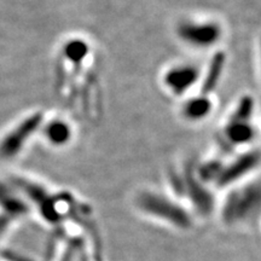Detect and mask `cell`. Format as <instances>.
Returning a JSON list of instances; mask_svg holds the SVG:
<instances>
[{
	"label": "cell",
	"mask_w": 261,
	"mask_h": 261,
	"mask_svg": "<svg viewBox=\"0 0 261 261\" xmlns=\"http://www.w3.org/2000/svg\"><path fill=\"white\" fill-rule=\"evenodd\" d=\"M42 121V115L40 113L34 114L28 119H25L21 125L9 133L0 143V156L4 159L14 158L25 143L31 135L35 132Z\"/></svg>",
	"instance_id": "cell-1"
},
{
	"label": "cell",
	"mask_w": 261,
	"mask_h": 261,
	"mask_svg": "<svg viewBox=\"0 0 261 261\" xmlns=\"http://www.w3.org/2000/svg\"><path fill=\"white\" fill-rule=\"evenodd\" d=\"M180 37L195 46H210L220 37V28L214 23H187L180 27Z\"/></svg>",
	"instance_id": "cell-2"
},
{
	"label": "cell",
	"mask_w": 261,
	"mask_h": 261,
	"mask_svg": "<svg viewBox=\"0 0 261 261\" xmlns=\"http://www.w3.org/2000/svg\"><path fill=\"white\" fill-rule=\"evenodd\" d=\"M257 163V154H247L238 158L227 167L220 168L219 174H218L217 180L218 184L227 185L228 182L237 180L238 178L242 177L247 172H249L254 166Z\"/></svg>",
	"instance_id": "cell-3"
},
{
	"label": "cell",
	"mask_w": 261,
	"mask_h": 261,
	"mask_svg": "<svg viewBox=\"0 0 261 261\" xmlns=\"http://www.w3.org/2000/svg\"><path fill=\"white\" fill-rule=\"evenodd\" d=\"M198 73L192 67H177L166 75V84L173 92L180 94L185 92L197 80Z\"/></svg>",
	"instance_id": "cell-4"
},
{
	"label": "cell",
	"mask_w": 261,
	"mask_h": 261,
	"mask_svg": "<svg viewBox=\"0 0 261 261\" xmlns=\"http://www.w3.org/2000/svg\"><path fill=\"white\" fill-rule=\"evenodd\" d=\"M142 205L144 207V210L154 212V213L162 215V217H167L169 219L174 218V220L178 218V219L182 220V212L178 207L171 204V202L163 200L162 197H159V196H143Z\"/></svg>",
	"instance_id": "cell-5"
},
{
	"label": "cell",
	"mask_w": 261,
	"mask_h": 261,
	"mask_svg": "<svg viewBox=\"0 0 261 261\" xmlns=\"http://www.w3.org/2000/svg\"><path fill=\"white\" fill-rule=\"evenodd\" d=\"M225 135L232 144H241V143L249 142L253 138L254 133L248 121L230 120L226 130H225Z\"/></svg>",
	"instance_id": "cell-6"
},
{
	"label": "cell",
	"mask_w": 261,
	"mask_h": 261,
	"mask_svg": "<svg viewBox=\"0 0 261 261\" xmlns=\"http://www.w3.org/2000/svg\"><path fill=\"white\" fill-rule=\"evenodd\" d=\"M224 63H225L224 54L215 55L213 61H212V63L210 65L208 73L205 75L203 86H202V91H203L204 93L212 92V91L215 89L218 81H219L221 71H223Z\"/></svg>",
	"instance_id": "cell-7"
},
{
	"label": "cell",
	"mask_w": 261,
	"mask_h": 261,
	"mask_svg": "<svg viewBox=\"0 0 261 261\" xmlns=\"http://www.w3.org/2000/svg\"><path fill=\"white\" fill-rule=\"evenodd\" d=\"M211 102L204 97H198L195 99H191L187 106H185V115L189 119L198 120L202 119L210 113Z\"/></svg>",
	"instance_id": "cell-8"
},
{
	"label": "cell",
	"mask_w": 261,
	"mask_h": 261,
	"mask_svg": "<svg viewBox=\"0 0 261 261\" xmlns=\"http://www.w3.org/2000/svg\"><path fill=\"white\" fill-rule=\"evenodd\" d=\"M46 135L54 143L62 144V143H65L69 139L70 130L69 127L65 125V123L61 121H55L50 123V126L47 127Z\"/></svg>",
	"instance_id": "cell-9"
},
{
	"label": "cell",
	"mask_w": 261,
	"mask_h": 261,
	"mask_svg": "<svg viewBox=\"0 0 261 261\" xmlns=\"http://www.w3.org/2000/svg\"><path fill=\"white\" fill-rule=\"evenodd\" d=\"M65 54L71 61H80L86 55V46L81 41H73L65 48Z\"/></svg>",
	"instance_id": "cell-10"
}]
</instances>
